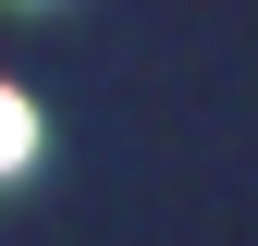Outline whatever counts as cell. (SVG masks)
Returning a JSON list of instances; mask_svg holds the SVG:
<instances>
[{
	"mask_svg": "<svg viewBox=\"0 0 258 246\" xmlns=\"http://www.w3.org/2000/svg\"><path fill=\"white\" fill-rule=\"evenodd\" d=\"M25 148H37V111H25L13 86H0V172H25Z\"/></svg>",
	"mask_w": 258,
	"mask_h": 246,
	"instance_id": "6da1fadb",
	"label": "cell"
}]
</instances>
